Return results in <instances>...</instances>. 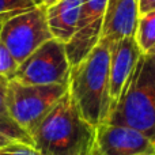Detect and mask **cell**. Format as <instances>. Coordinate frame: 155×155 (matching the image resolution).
<instances>
[{
  "mask_svg": "<svg viewBox=\"0 0 155 155\" xmlns=\"http://www.w3.org/2000/svg\"><path fill=\"white\" fill-rule=\"evenodd\" d=\"M95 127L78 110L65 93L31 134L33 147L41 155H91Z\"/></svg>",
  "mask_w": 155,
  "mask_h": 155,
  "instance_id": "obj_1",
  "label": "cell"
},
{
  "mask_svg": "<svg viewBox=\"0 0 155 155\" xmlns=\"http://www.w3.org/2000/svg\"><path fill=\"white\" fill-rule=\"evenodd\" d=\"M68 93L82 117L98 127L107 120L110 110L109 97V45L98 41L91 52L68 75Z\"/></svg>",
  "mask_w": 155,
  "mask_h": 155,
  "instance_id": "obj_2",
  "label": "cell"
},
{
  "mask_svg": "<svg viewBox=\"0 0 155 155\" xmlns=\"http://www.w3.org/2000/svg\"><path fill=\"white\" fill-rule=\"evenodd\" d=\"M106 123L143 132L155 143V63L142 53Z\"/></svg>",
  "mask_w": 155,
  "mask_h": 155,
  "instance_id": "obj_3",
  "label": "cell"
},
{
  "mask_svg": "<svg viewBox=\"0 0 155 155\" xmlns=\"http://www.w3.org/2000/svg\"><path fill=\"white\" fill-rule=\"evenodd\" d=\"M68 91V83L23 84L8 80L5 105L11 118L30 137L38 124Z\"/></svg>",
  "mask_w": 155,
  "mask_h": 155,
  "instance_id": "obj_4",
  "label": "cell"
},
{
  "mask_svg": "<svg viewBox=\"0 0 155 155\" xmlns=\"http://www.w3.org/2000/svg\"><path fill=\"white\" fill-rule=\"evenodd\" d=\"M52 38L46 21V7L42 4L11 16L0 29V41L18 64Z\"/></svg>",
  "mask_w": 155,
  "mask_h": 155,
  "instance_id": "obj_5",
  "label": "cell"
},
{
  "mask_svg": "<svg viewBox=\"0 0 155 155\" xmlns=\"http://www.w3.org/2000/svg\"><path fill=\"white\" fill-rule=\"evenodd\" d=\"M70 70L65 44L52 38L18 65L12 79L23 84L68 83Z\"/></svg>",
  "mask_w": 155,
  "mask_h": 155,
  "instance_id": "obj_6",
  "label": "cell"
},
{
  "mask_svg": "<svg viewBox=\"0 0 155 155\" xmlns=\"http://www.w3.org/2000/svg\"><path fill=\"white\" fill-rule=\"evenodd\" d=\"M94 150L101 155H153L155 143L135 128L105 121L95 127Z\"/></svg>",
  "mask_w": 155,
  "mask_h": 155,
  "instance_id": "obj_7",
  "label": "cell"
},
{
  "mask_svg": "<svg viewBox=\"0 0 155 155\" xmlns=\"http://www.w3.org/2000/svg\"><path fill=\"white\" fill-rule=\"evenodd\" d=\"M107 0H82L78 29L65 44V52L71 67L84 59L98 44L104 25Z\"/></svg>",
  "mask_w": 155,
  "mask_h": 155,
  "instance_id": "obj_8",
  "label": "cell"
},
{
  "mask_svg": "<svg viewBox=\"0 0 155 155\" xmlns=\"http://www.w3.org/2000/svg\"><path fill=\"white\" fill-rule=\"evenodd\" d=\"M140 52L134 35L120 38L109 45V97L110 110L120 98L124 84L131 76ZM109 110V113H110Z\"/></svg>",
  "mask_w": 155,
  "mask_h": 155,
  "instance_id": "obj_9",
  "label": "cell"
},
{
  "mask_svg": "<svg viewBox=\"0 0 155 155\" xmlns=\"http://www.w3.org/2000/svg\"><path fill=\"white\" fill-rule=\"evenodd\" d=\"M139 16V0H107L99 41L107 45L134 35Z\"/></svg>",
  "mask_w": 155,
  "mask_h": 155,
  "instance_id": "obj_10",
  "label": "cell"
},
{
  "mask_svg": "<svg viewBox=\"0 0 155 155\" xmlns=\"http://www.w3.org/2000/svg\"><path fill=\"white\" fill-rule=\"evenodd\" d=\"M82 0H57L46 7V21L54 40L68 44L76 33Z\"/></svg>",
  "mask_w": 155,
  "mask_h": 155,
  "instance_id": "obj_11",
  "label": "cell"
},
{
  "mask_svg": "<svg viewBox=\"0 0 155 155\" xmlns=\"http://www.w3.org/2000/svg\"><path fill=\"white\" fill-rule=\"evenodd\" d=\"M8 80L10 79L0 76V134L5 135L10 139L16 140V142H22L33 146L31 137L23 129L16 125V123L11 118L10 113H8L7 105H5V93H7Z\"/></svg>",
  "mask_w": 155,
  "mask_h": 155,
  "instance_id": "obj_12",
  "label": "cell"
},
{
  "mask_svg": "<svg viewBox=\"0 0 155 155\" xmlns=\"http://www.w3.org/2000/svg\"><path fill=\"white\" fill-rule=\"evenodd\" d=\"M134 37L142 53L147 54L155 46V11L137 16Z\"/></svg>",
  "mask_w": 155,
  "mask_h": 155,
  "instance_id": "obj_13",
  "label": "cell"
},
{
  "mask_svg": "<svg viewBox=\"0 0 155 155\" xmlns=\"http://www.w3.org/2000/svg\"><path fill=\"white\" fill-rule=\"evenodd\" d=\"M37 4L35 0H0V23H4L11 16L34 8Z\"/></svg>",
  "mask_w": 155,
  "mask_h": 155,
  "instance_id": "obj_14",
  "label": "cell"
},
{
  "mask_svg": "<svg viewBox=\"0 0 155 155\" xmlns=\"http://www.w3.org/2000/svg\"><path fill=\"white\" fill-rule=\"evenodd\" d=\"M18 63L14 59V56L10 53L4 44L0 41V76H4L7 79H12L15 75V71L18 68Z\"/></svg>",
  "mask_w": 155,
  "mask_h": 155,
  "instance_id": "obj_15",
  "label": "cell"
},
{
  "mask_svg": "<svg viewBox=\"0 0 155 155\" xmlns=\"http://www.w3.org/2000/svg\"><path fill=\"white\" fill-rule=\"evenodd\" d=\"M0 155H41L31 144L22 142H11L0 147Z\"/></svg>",
  "mask_w": 155,
  "mask_h": 155,
  "instance_id": "obj_16",
  "label": "cell"
},
{
  "mask_svg": "<svg viewBox=\"0 0 155 155\" xmlns=\"http://www.w3.org/2000/svg\"><path fill=\"white\" fill-rule=\"evenodd\" d=\"M155 11V0H139V15Z\"/></svg>",
  "mask_w": 155,
  "mask_h": 155,
  "instance_id": "obj_17",
  "label": "cell"
},
{
  "mask_svg": "<svg viewBox=\"0 0 155 155\" xmlns=\"http://www.w3.org/2000/svg\"><path fill=\"white\" fill-rule=\"evenodd\" d=\"M11 142H14V140H12V139H10L8 136H5V135L0 134V147H2V146L8 144V143H11ZM15 142H16V140H15Z\"/></svg>",
  "mask_w": 155,
  "mask_h": 155,
  "instance_id": "obj_18",
  "label": "cell"
},
{
  "mask_svg": "<svg viewBox=\"0 0 155 155\" xmlns=\"http://www.w3.org/2000/svg\"><path fill=\"white\" fill-rule=\"evenodd\" d=\"M57 0H40V4H42V5H45V7H48V5H51V4H53V3H56Z\"/></svg>",
  "mask_w": 155,
  "mask_h": 155,
  "instance_id": "obj_19",
  "label": "cell"
},
{
  "mask_svg": "<svg viewBox=\"0 0 155 155\" xmlns=\"http://www.w3.org/2000/svg\"><path fill=\"white\" fill-rule=\"evenodd\" d=\"M147 54H148V56H150V57H151V59H153V60H154V63H155V46H154V48H153V49H151V51H150V52H148V53H147Z\"/></svg>",
  "mask_w": 155,
  "mask_h": 155,
  "instance_id": "obj_20",
  "label": "cell"
},
{
  "mask_svg": "<svg viewBox=\"0 0 155 155\" xmlns=\"http://www.w3.org/2000/svg\"><path fill=\"white\" fill-rule=\"evenodd\" d=\"M91 155H101V154H99V153H97L95 150H93V154H91Z\"/></svg>",
  "mask_w": 155,
  "mask_h": 155,
  "instance_id": "obj_21",
  "label": "cell"
},
{
  "mask_svg": "<svg viewBox=\"0 0 155 155\" xmlns=\"http://www.w3.org/2000/svg\"><path fill=\"white\" fill-rule=\"evenodd\" d=\"M0 29H2V23H0Z\"/></svg>",
  "mask_w": 155,
  "mask_h": 155,
  "instance_id": "obj_22",
  "label": "cell"
},
{
  "mask_svg": "<svg viewBox=\"0 0 155 155\" xmlns=\"http://www.w3.org/2000/svg\"><path fill=\"white\" fill-rule=\"evenodd\" d=\"M153 155H155V153H154V154H153Z\"/></svg>",
  "mask_w": 155,
  "mask_h": 155,
  "instance_id": "obj_23",
  "label": "cell"
}]
</instances>
